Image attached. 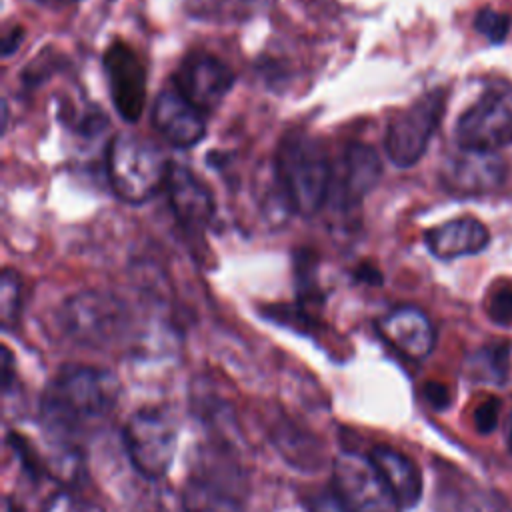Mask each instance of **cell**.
I'll return each mask as SVG.
<instances>
[{"label":"cell","instance_id":"obj_1","mask_svg":"<svg viewBox=\"0 0 512 512\" xmlns=\"http://www.w3.org/2000/svg\"><path fill=\"white\" fill-rule=\"evenodd\" d=\"M118 392V380L108 370L64 366L42 394V426L58 444L74 448L112 414Z\"/></svg>","mask_w":512,"mask_h":512},{"label":"cell","instance_id":"obj_2","mask_svg":"<svg viewBox=\"0 0 512 512\" xmlns=\"http://www.w3.org/2000/svg\"><path fill=\"white\" fill-rule=\"evenodd\" d=\"M274 170L288 206L300 216H314L328 200L332 166L318 138L304 130L288 132L276 150Z\"/></svg>","mask_w":512,"mask_h":512},{"label":"cell","instance_id":"obj_3","mask_svg":"<svg viewBox=\"0 0 512 512\" xmlns=\"http://www.w3.org/2000/svg\"><path fill=\"white\" fill-rule=\"evenodd\" d=\"M184 512H246L248 480L224 450H202L182 486Z\"/></svg>","mask_w":512,"mask_h":512},{"label":"cell","instance_id":"obj_4","mask_svg":"<svg viewBox=\"0 0 512 512\" xmlns=\"http://www.w3.org/2000/svg\"><path fill=\"white\" fill-rule=\"evenodd\" d=\"M172 162L150 140L120 134L108 146L106 170L114 194L128 204H144L166 186Z\"/></svg>","mask_w":512,"mask_h":512},{"label":"cell","instance_id":"obj_5","mask_svg":"<svg viewBox=\"0 0 512 512\" xmlns=\"http://www.w3.org/2000/svg\"><path fill=\"white\" fill-rule=\"evenodd\" d=\"M60 322L66 336L76 344L110 348L128 334L130 310L116 294L84 290L64 302Z\"/></svg>","mask_w":512,"mask_h":512},{"label":"cell","instance_id":"obj_6","mask_svg":"<svg viewBox=\"0 0 512 512\" xmlns=\"http://www.w3.org/2000/svg\"><path fill=\"white\" fill-rule=\"evenodd\" d=\"M132 466L146 478H162L176 454L178 424L170 412L158 406L136 410L122 432Z\"/></svg>","mask_w":512,"mask_h":512},{"label":"cell","instance_id":"obj_7","mask_svg":"<svg viewBox=\"0 0 512 512\" xmlns=\"http://www.w3.org/2000/svg\"><path fill=\"white\" fill-rule=\"evenodd\" d=\"M446 110V90L436 88L398 112L386 126L384 152L396 168L414 166L426 152Z\"/></svg>","mask_w":512,"mask_h":512},{"label":"cell","instance_id":"obj_8","mask_svg":"<svg viewBox=\"0 0 512 512\" xmlns=\"http://www.w3.org/2000/svg\"><path fill=\"white\" fill-rule=\"evenodd\" d=\"M330 496L336 512H402L370 456L358 452L334 460Z\"/></svg>","mask_w":512,"mask_h":512},{"label":"cell","instance_id":"obj_9","mask_svg":"<svg viewBox=\"0 0 512 512\" xmlns=\"http://www.w3.org/2000/svg\"><path fill=\"white\" fill-rule=\"evenodd\" d=\"M458 148L496 152L512 144V86L488 88L456 124Z\"/></svg>","mask_w":512,"mask_h":512},{"label":"cell","instance_id":"obj_10","mask_svg":"<svg viewBox=\"0 0 512 512\" xmlns=\"http://www.w3.org/2000/svg\"><path fill=\"white\" fill-rule=\"evenodd\" d=\"M176 90L200 112L216 110L234 84V72L220 58L206 52H190L174 72Z\"/></svg>","mask_w":512,"mask_h":512},{"label":"cell","instance_id":"obj_11","mask_svg":"<svg viewBox=\"0 0 512 512\" xmlns=\"http://www.w3.org/2000/svg\"><path fill=\"white\" fill-rule=\"evenodd\" d=\"M104 70L110 86V98L126 122H136L146 102V70L140 56L124 42H112L104 52Z\"/></svg>","mask_w":512,"mask_h":512},{"label":"cell","instance_id":"obj_12","mask_svg":"<svg viewBox=\"0 0 512 512\" xmlns=\"http://www.w3.org/2000/svg\"><path fill=\"white\" fill-rule=\"evenodd\" d=\"M506 162L498 152L458 148L442 166V184L456 194H486L502 186Z\"/></svg>","mask_w":512,"mask_h":512},{"label":"cell","instance_id":"obj_13","mask_svg":"<svg viewBox=\"0 0 512 512\" xmlns=\"http://www.w3.org/2000/svg\"><path fill=\"white\" fill-rule=\"evenodd\" d=\"M168 204L188 232H204L216 214V204L210 188L186 166L172 164L166 178Z\"/></svg>","mask_w":512,"mask_h":512},{"label":"cell","instance_id":"obj_14","mask_svg":"<svg viewBox=\"0 0 512 512\" xmlns=\"http://www.w3.org/2000/svg\"><path fill=\"white\" fill-rule=\"evenodd\" d=\"M380 178L382 162L378 152L364 142H352L342 154L340 168L336 174L332 172V182L336 180V184H332L330 190L336 186V192L330 196L336 198L340 208L348 210L360 204L376 188Z\"/></svg>","mask_w":512,"mask_h":512},{"label":"cell","instance_id":"obj_15","mask_svg":"<svg viewBox=\"0 0 512 512\" xmlns=\"http://www.w3.org/2000/svg\"><path fill=\"white\" fill-rule=\"evenodd\" d=\"M152 124L174 148H192L206 134V114L176 88H166L156 96Z\"/></svg>","mask_w":512,"mask_h":512},{"label":"cell","instance_id":"obj_16","mask_svg":"<svg viewBox=\"0 0 512 512\" xmlns=\"http://www.w3.org/2000/svg\"><path fill=\"white\" fill-rule=\"evenodd\" d=\"M386 342L412 360H424L436 344V332L428 316L414 306H400L378 320Z\"/></svg>","mask_w":512,"mask_h":512},{"label":"cell","instance_id":"obj_17","mask_svg":"<svg viewBox=\"0 0 512 512\" xmlns=\"http://www.w3.org/2000/svg\"><path fill=\"white\" fill-rule=\"evenodd\" d=\"M424 242L438 260H454L482 252L490 242V232L478 218L460 216L426 230Z\"/></svg>","mask_w":512,"mask_h":512},{"label":"cell","instance_id":"obj_18","mask_svg":"<svg viewBox=\"0 0 512 512\" xmlns=\"http://www.w3.org/2000/svg\"><path fill=\"white\" fill-rule=\"evenodd\" d=\"M398 502L400 510H410L420 502L422 496V476L416 464L402 452L390 446H376L368 454Z\"/></svg>","mask_w":512,"mask_h":512},{"label":"cell","instance_id":"obj_19","mask_svg":"<svg viewBox=\"0 0 512 512\" xmlns=\"http://www.w3.org/2000/svg\"><path fill=\"white\" fill-rule=\"evenodd\" d=\"M260 0H188L190 12L200 18L228 20L250 14Z\"/></svg>","mask_w":512,"mask_h":512},{"label":"cell","instance_id":"obj_20","mask_svg":"<svg viewBox=\"0 0 512 512\" xmlns=\"http://www.w3.org/2000/svg\"><path fill=\"white\" fill-rule=\"evenodd\" d=\"M20 304H22V286L16 272L6 268L0 278V318L2 328L10 330L20 316Z\"/></svg>","mask_w":512,"mask_h":512},{"label":"cell","instance_id":"obj_21","mask_svg":"<svg viewBox=\"0 0 512 512\" xmlns=\"http://www.w3.org/2000/svg\"><path fill=\"white\" fill-rule=\"evenodd\" d=\"M474 374L488 382H502L508 372V344L482 348L474 360Z\"/></svg>","mask_w":512,"mask_h":512},{"label":"cell","instance_id":"obj_22","mask_svg":"<svg viewBox=\"0 0 512 512\" xmlns=\"http://www.w3.org/2000/svg\"><path fill=\"white\" fill-rule=\"evenodd\" d=\"M474 28L492 44H500L506 40L510 32V16L506 12H498L494 8H482L476 12Z\"/></svg>","mask_w":512,"mask_h":512},{"label":"cell","instance_id":"obj_23","mask_svg":"<svg viewBox=\"0 0 512 512\" xmlns=\"http://www.w3.org/2000/svg\"><path fill=\"white\" fill-rule=\"evenodd\" d=\"M42 512H104V510L102 506H98L96 502L84 496H78L70 490H60L46 500Z\"/></svg>","mask_w":512,"mask_h":512},{"label":"cell","instance_id":"obj_24","mask_svg":"<svg viewBox=\"0 0 512 512\" xmlns=\"http://www.w3.org/2000/svg\"><path fill=\"white\" fill-rule=\"evenodd\" d=\"M488 316L496 324L512 322V286L506 284L498 288L488 300Z\"/></svg>","mask_w":512,"mask_h":512},{"label":"cell","instance_id":"obj_25","mask_svg":"<svg viewBox=\"0 0 512 512\" xmlns=\"http://www.w3.org/2000/svg\"><path fill=\"white\" fill-rule=\"evenodd\" d=\"M498 416H500V400L498 398H488L474 412L476 430L480 434H490L498 424Z\"/></svg>","mask_w":512,"mask_h":512},{"label":"cell","instance_id":"obj_26","mask_svg":"<svg viewBox=\"0 0 512 512\" xmlns=\"http://www.w3.org/2000/svg\"><path fill=\"white\" fill-rule=\"evenodd\" d=\"M426 398L430 400V404L434 408H446L450 404V394H448V388L442 386V384H436V382H430L426 386Z\"/></svg>","mask_w":512,"mask_h":512},{"label":"cell","instance_id":"obj_27","mask_svg":"<svg viewBox=\"0 0 512 512\" xmlns=\"http://www.w3.org/2000/svg\"><path fill=\"white\" fill-rule=\"evenodd\" d=\"M22 38H24V30L20 26H14L8 34H4V40H2V56H10L20 44H22Z\"/></svg>","mask_w":512,"mask_h":512},{"label":"cell","instance_id":"obj_28","mask_svg":"<svg viewBox=\"0 0 512 512\" xmlns=\"http://www.w3.org/2000/svg\"><path fill=\"white\" fill-rule=\"evenodd\" d=\"M42 4H70V2H76V0H38Z\"/></svg>","mask_w":512,"mask_h":512},{"label":"cell","instance_id":"obj_29","mask_svg":"<svg viewBox=\"0 0 512 512\" xmlns=\"http://www.w3.org/2000/svg\"><path fill=\"white\" fill-rule=\"evenodd\" d=\"M508 448L512 452V420H510V426H508Z\"/></svg>","mask_w":512,"mask_h":512}]
</instances>
